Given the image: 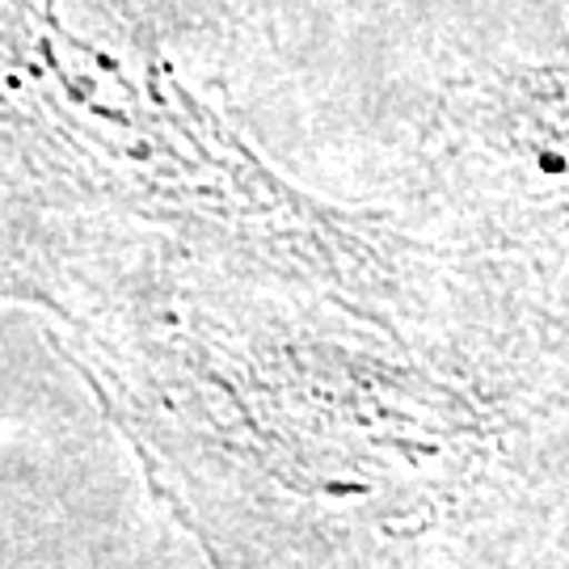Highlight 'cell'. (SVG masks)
Segmentation results:
<instances>
[{"label":"cell","mask_w":569,"mask_h":569,"mask_svg":"<svg viewBox=\"0 0 569 569\" xmlns=\"http://www.w3.org/2000/svg\"><path fill=\"white\" fill-rule=\"evenodd\" d=\"M169 4H178V0H152V9H169Z\"/></svg>","instance_id":"3"},{"label":"cell","mask_w":569,"mask_h":569,"mask_svg":"<svg viewBox=\"0 0 569 569\" xmlns=\"http://www.w3.org/2000/svg\"><path fill=\"white\" fill-rule=\"evenodd\" d=\"M164 228L279 244L308 211L194 102L152 0H0V232L39 249L60 300Z\"/></svg>","instance_id":"1"},{"label":"cell","mask_w":569,"mask_h":569,"mask_svg":"<svg viewBox=\"0 0 569 569\" xmlns=\"http://www.w3.org/2000/svg\"><path fill=\"white\" fill-rule=\"evenodd\" d=\"M0 300L56 308L51 270L42 262V253L13 232H0Z\"/></svg>","instance_id":"2"}]
</instances>
